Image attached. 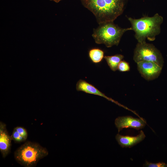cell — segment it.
I'll list each match as a JSON object with an SVG mask.
<instances>
[{
	"label": "cell",
	"mask_w": 167,
	"mask_h": 167,
	"mask_svg": "<svg viewBox=\"0 0 167 167\" xmlns=\"http://www.w3.org/2000/svg\"><path fill=\"white\" fill-rule=\"evenodd\" d=\"M89 57L93 63H98L101 61L104 58V52L98 48H93L88 52Z\"/></svg>",
	"instance_id": "cell-12"
},
{
	"label": "cell",
	"mask_w": 167,
	"mask_h": 167,
	"mask_svg": "<svg viewBox=\"0 0 167 167\" xmlns=\"http://www.w3.org/2000/svg\"><path fill=\"white\" fill-rule=\"evenodd\" d=\"M132 30L135 32V37L138 42H146V39L153 41L161 32V25L163 17L156 13L152 17L144 16L135 19L128 17Z\"/></svg>",
	"instance_id": "cell-2"
},
{
	"label": "cell",
	"mask_w": 167,
	"mask_h": 167,
	"mask_svg": "<svg viewBox=\"0 0 167 167\" xmlns=\"http://www.w3.org/2000/svg\"><path fill=\"white\" fill-rule=\"evenodd\" d=\"M76 88L78 91H82L87 93L95 95L104 97L120 106L123 107L126 109H128L127 108L117 101L106 96L93 85L84 80L80 79L77 82L76 85Z\"/></svg>",
	"instance_id": "cell-8"
},
{
	"label": "cell",
	"mask_w": 167,
	"mask_h": 167,
	"mask_svg": "<svg viewBox=\"0 0 167 167\" xmlns=\"http://www.w3.org/2000/svg\"><path fill=\"white\" fill-rule=\"evenodd\" d=\"M124 57L122 54H117L110 56H105L104 58L110 69L115 71L118 70V65Z\"/></svg>",
	"instance_id": "cell-11"
},
{
	"label": "cell",
	"mask_w": 167,
	"mask_h": 167,
	"mask_svg": "<svg viewBox=\"0 0 167 167\" xmlns=\"http://www.w3.org/2000/svg\"><path fill=\"white\" fill-rule=\"evenodd\" d=\"M50 0L52 1H53L56 3H58L62 0Z\"/></svg>",
	"instance_id": "cell-17"
},
{
	"label": "cell",
	"mask_w": 167,
	"mask_h": 167,
	"mask_svg": "<svg viewBox=\"0 0 167 167\" xmlns=\"http://www.w3.org/2000/svg\"><path fill=\"white\" fill-rule=\"evenodd\" d=\"M145 137L144 132L141 131L140 133L135 136H130L117 134L116 139L118 144L122 148L131 147L143 140Z\"/></svg>",
	"instance_id": "cell-10"
},
{
	"label": "cell",
	"mask_w": 167,
	"mask_h": 167,
	"mask_svg": "<svg viewBox=\"0 0 167 167\" xmlns=\"http://www.w3.org/2000/svg\"><path fill=\"white\" fill-rule=\"evenodd\" d=\"M12 140L11 136L8 133L6 125L0 122V151L3 158H5L10 152Z\"/></svg>",
	"instance_id": "cell-9"
},
{
	"label": "cell",
	"mask_w": 167,
	"mask_h": 167,
	"mask_svg": "<svg viewBox=\"0 0 167 167\" xmlns=\"http://www.w3.org/2000/svg\"><path fill=\"white\" fill-rule=\"evenodd\" d=\"M94 29L92 36L97 44H104L107 47L118 45L124 33L127 31L132 30L131 27L121 28L115 24L113 22L100 24Z\"/></svg>",
	"instance_id": "cell-3"
},
{
	"label": "cell",
	"mask_w": 167,
	"mask_h": 167,
	"mask_svg": "<svg viewBox=\"0 0 167 167\" xmlns=\"http://www.w3.org/2000/svg\"><path fill=\"white\" fill-rule=\"evenodd\" d=\"M146 124L142 118H135L131 116L119 117L115 120V125L118 132L124 128H131L139 130L143 128Z\"/></svg>",
	"instance_id": "cell-7"
},
{
	"label": "cell",
	"mask_w": 167,
	"mask_h": 167,
	"mask_svg": "<svg viewBox=\"0 0 167 167\" xmlns=\"http://www.w3.org/2000/svg\"><path fill=\"white\" fill-rule=\"evenodd\" d=\"M130 69L129 63L124 60H122L120 62L118 67V70L121 72L128 71Z\"/></svg>",
	"instance_id": "cell-14"
},
{
	"label": "cell",
	"mask_w": 167,
	"mask_h": 167,
	"mask_svg": "<svg viewBox=\"0 0 167 167\" xmlns=\"http://www.w3.org/2000/svg\"><path fill=\"white\" fill-rule=\"evenodd\" d=\"M99 24L113 22L124 11L127 0H80Z\"/></svg>",
	"instance_id": "cell-1"
},
{
	"label": "cell",
	"mask_w": 167,
	"mask_h": 167,
	"mask_svg": "<svg viewBox=\"0 0 167 167\" xmlns=\"http://www.w3.org/2000/svg\"><path fill=\"white\" fill-rule=\"evenodd\" d=\"M11 137L12 140L18 143L23 142L26 140L14 129Z\"/></svg>",
	"instance_id": "cell-13"
},
{
	"label": "cell",
	"mask_w": 167,
	"mask_h": 167,
	"mask_svg": "<svg viewBox=\"0 0 167 167\" xmlns=\"http://www.w3.org/2000/svg\"><path fill=\"white\" fill-rule=\"evenodd\" d=\"M48 154L46 148L37 143L28 141L15 151L14 156L16 161L21 165L25 167H33L40 160Z\"/></svg>",
	"instance_id": "cell-4"
},
{
	"label": "cell",
	"mask_w": 167,
	"mask_h": 167,
	"mask_svg": "<svg viewBox=\"0 0 167 167\" xmlns=\"http://www.w3.org/2000/svg\"><path fill=\"white\" fill-rule=\"evenodd\" d=\"M144 166L148 167H167V164L164 162L152 163L146 161Z\"/></svg>",
	"instance_id": "cell-15"
},
{
	"label": "cell",
	"mask_w": 167,
	"mask_h": 167,
	"mask_svg": "<svg viewBox=\"0 0 167 167\" xmlns=\"http://www.w3.org/2000/svg\"><path fill=\"white\" fill-rule=\"evenodd\" d=\"M133 60L136 63L142 61L152 62L162 67L164 63L160 51L153 44L146 42L137 44L134 52Z\"/></svg>",
	"instance_id": "cell-5"
},
{
	"label": "cell",
	"mask_w": 167,
	"mask_h": 167,
	"mask_svg": "<svg viewBox=\"0 0 167 167\" xmlns=\"http://www.w3.org/2000/svg\"><path fill=\"white\" fill-rule=\"evenodd\" d=\"M26 140L28 137V133L26 130L24 128L20 126H17L14 128Z\"/></svg>",
	"instance_id": "cell-16"
},
{
	"label": "cell",
	"mask_w": 167,
	"mask_h": 167,
	"mask_svg": "<svg viewBox=\"0 0 167 167\" xmlns=\"http://www.w3.org/2000/svg\"><path fill=\"white\" fill-rule=\"evenodd\" d=\"M137 63L139 72L144 78L148 81L157 78L162 69V67L152 62L142 61Z\"/></svg>",
	"instance_id": "cell-6"
}]
</instances>
